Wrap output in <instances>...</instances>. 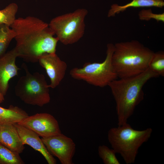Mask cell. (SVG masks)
I'll list each match as a JSON object with an SVG mask.
<instances>
[{"instance_id":"cell-1","label":"cell","mask_w":164,"mask_h":164,"mask_svg":"<svg viewBox=\"0 0 164 164\" xmlns=\"http://www.w3.org/2000/svg\"><path fill=\"white\" fill-rule=\"evenodd\" d=\"M15 33L14 48L18 57L32 63L42 55L55 53L58 38L49 24L31 16L16 19L10 27Z\"/></svg>"},{"instance_id":"cell-2","label":"cell","mask_w":164,"mask_h":164,"mask_svg":"<svg viewBox=\"0 0 164 164\" xmlns=\"http://www.w3.org/2000/svg\"><path fill=\"white\" fill-rule=\"evenodd\" d=\"M159 77L148 67L139 74L117 79L109 84L116 103L118 126L127 122L136 107L143 100L145 84L150 79Z\"/></svg>"},{"instance_id":"cell-3","label":"cell","mask_w":164,"mask_h":164,"mask_svg":"<svg viewBox=\"0 0 164 164\" xmlns=\"http://www.w3.org/2000/svg\"><path fill=\"white\" fill-rule=\"evenodd\" d=\"M114 45L112 63L119 78L135 76L148 69L153 51L137 40Z\"/></svg>"},{"instance_id":"cell-4","label":"cell","mask_w":164,"mask_h":164,"mask_svg":"<svg viewBox=\"0 0 164 164\" xmlns=\"http://www.w3.org/2000/svg\"><path fill=\"white\" fill-rule=\"evenodd\" d=\"M151 128L142 130L134 129L127 122L110 128L108 138L112 149L120 154L127 164L135 162L138 149L151 136Z\"/></svg>"},{"instance_id":"cell-5","label":"cell","mask_w":164,"mask_h":164,"mask_svg":"<svg viewBox=\"0 0 164 164\" xmlns=\"http://www.w3.org/2000/svg\"><path fill=\"white\" fill-rule=\"evenodd\" d=\"M114 45H107L106 57L101 63H86L82 67H74L70 74L73 79L82 80L93 86L101 87L108 86L118 78L112 63Z\"/></svg>"},{"instance_id":"cell-6","label":"cell","mask_w":164,"mask_h":164,"mask_svg":"<svg viewBox=\"0 0 164 164\" xmlns=\"http://www.w3.org/2000/svg\"><path fill=\"white\" fill-rule=\"evenodd\" d=\"M25 71L15 88V95L27 104L42 107L50 101V88L44 76L39 72L32 73L26 64L22 65Z\"/></svg>"},{"instance_id":"cell-7","label":"cell","mask_w":164,"mask_h":164,"mask_svg":"<svg viewBox=\"0 0 164 164\" xmlns=\"http://www.w3.org/2000/svg\"><path fill=\"white\" fill-rule=\"evenodd\" d=\"M88 13L84 9H79L53 18L49 24L50 27L59 41L67 45L78 42L85 32V19Z\"/></svg>"},{"instance_id":"cell-8","label":"cell","mask_w":164,"mask_h":164,"mask_svg":"<svg viewBox=\"0 0 164 164\" xmlns=\"http://www.w3.org/2000/svg\"><path fill=\"white\" fill-rule=\"evenodd\" d=\"M50 153L59 159L62 164H73L76 145L70 138L62 133L41 138Z\"/></svg>"},{"instance_id":"cell-9","label":"cell","mask_w":164,"mask_h":164,"mask_svg":"<svg viewBox=\"0 0 164 164\" xmlns=\"http://www.w3.org/2000/svg\"><path fill=\"white\" fill-rule=\"evenodd\" d=\"M18 123L33 131L42 138L61 133L57 120L48 113H37L29 116Z\"/></svg>"},{"instance_id":"cell-10","label":"cell","mask_w":164,"mask_h":164,"mask_svg":"<svg viewBox=\"0 0 164 164\" xmlns=\"http://www.w3.org/2000/svg\"><path fill=\"white\" fill-rule=\"evenodd\" d=\"M40 65L45 70L50 83L49 87L54 88L58 86L65 75L67 65L55 53H47L39 58Z\"/></svg>"},{"instance_id":"cell-11","label":"cell","mask_w":164,"mask_h":164,"mask_svg":"<svg viewBox=\"0 0 164 164\" xmlns=\"http://www.w3.org/2000/svg\"><path fill=\"white\" fill-rule=\"evenodd\" d=\"M18 57L14 48L0 57V93L4 96L8 90L10 80L18 75L20 69L15 64Z\"/></svg>"},{"instance_id":"cell-12","label":"cell","mask_w":164,"mask_h":164,"mask_svg":"<svg viewBox=\"0 0 164 164\" xmlns=\"http://www.w3.org/2000/svg\"><path fill=\"white\" fill-rule=\"evenodd\" d=\"M23 144L39 152L49 164H56V161L49 152L39 136L33 131L18 123L14 124Z\"/></svg>"},{"instance_id":"cell-13","label":"cell","mask_w":164,"mask_h":164,"mask_svg":"<svg viewBox=\"0 0 164 164\" xmlns=\"http://www.w3.org/2000/svg\"><path fill=\"white\" fill-rule=\"evenodd\" d=\"M0 143L19 154L22 153L25 148L14 124H0Z\"/></svg>"},{"instance_id":"cell-14","label":"cell","mask_w":164,"mask_h":164,"mask_svg":"<svg viewBox=\"0 0 164 164\" xmlns=\"http://www.w3.org/2000/svg\"><path fill=\"white\" fill-rule=\"evenodd\" d=\"M164 6L163 0H132L123 5L117 4H113L108 11V16L113 17L117 14L123 12L129 8L156 7L162 8Z\"/></svg>"},{"instance_id":"cell-15","label":"cell","mask_w":164,"mask_h":164,"mask_svg":"<svg viewBox=\"0 0 164 164\" xmlns=\"http://www.w3.org/2000/svg\"><path fill=\"white\" fill-rule=\"evenodd\" d=\"M29 116L24 110L17 106L10 105L8 108L0 106V124L18 123Z\"/></svg>"},{"instance_id":"cell-16","label":"cell","mask_w":164,"mask_h":164,"mask_svg":"<svg viewBox=\"0 0 164 164\" xmlns=\"http://www.w3.org/2000/svg\"><path fill=\"white\" fill-rule=\"evenodd\" d=\"M9 26L0 24V57L6 53L9 43L15 36L14 31Z\"/></svg>"},{"instance_id":"cell-17","label":"cell","mask_w":164,"mask_h":164,"mask_svg":"<svg viewBox=\"0 0 164 164\" xmlns=\"http://www.w3.org/2000/svg\"><path fill=\"white\" fill-rule=\"evenodd\" d=\"M19 154L13 152L0 143V164H24Z\"/></svg>"},{"instance_id":"cell-18","label":"cell","mask_w":164,"mask_h":164,"mask_svg":"<svg viewBox=\"0 0 164 164\" xmlns=\"http://www.w3.org/2000/svg\"><path fill=\"white\" fill-rule=\"evenodd\" d=\"M18 7L14 3L10 4L5 8L0 10V24H4L10 27L15 19Z\"/></svg>"},{"instance_id":"cell-19","label":"cell","mask_w":164,"mask_h":164,"mask_svg":"<svg viewBox=\"0 0 164 164\" xmlns=\"http://www.w3.org/2000/svg\"><path fill=\"white\" fill-rule=\"evenodd\" d=\"M149 68L159 76H164V52L159 51L154 53L151 59Z\"/></svg>"},{"instance_id":"cell-20","label":"cell","mask_w":164,"mask_h":164,"mask_svg":"<svg viewBox=\"0 0 164 164\" xmlns=\"http://www.w3.org/2000/svg\"><path fill=\"white\" fill-rule=\"evenodd\" d=\"M98 154L104 164H120L115 151L112 148L110 149L106 145H103L99 146Z\"/></svg>"},{"instance_id":"cell-21","label":"cell","mask_w":164,"mask_h":164,"mask_svg":"<svg viewBox=\"0 0 164 164\" xmlns=\"http://www.w3.org/2000/svg\"><path fill=\"white\" fill-rule=\"evenodd\" d=\"M139 19L142 20L149 21L152 19L155 20L157 22H164V13L155 14L151 9H142L138 13Z\"/></svg>"},{"instance_id":"cell-22","label":"cell","mask_w":164,"mask_h":164,"mask_svg":"<svg viewBox=\"0 0 164 164\" xmlns=\"http://www.w3.org/2000/svg\"><path fill=\"white\" fill-rule=\"evenodd\" d=\"M4 100V96L0 93V103L3 102Z\"/></svg>"},{"instance_id":"cell-23","label":"cell","mask_w":164,"mask_h":164,"mask_svg":"<svg viewBox=\"0 0 164 164\" xmlns=\"http://www.w3.org/2000/svg\"></svg>"}]
</instances>
